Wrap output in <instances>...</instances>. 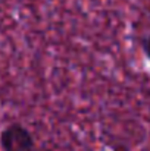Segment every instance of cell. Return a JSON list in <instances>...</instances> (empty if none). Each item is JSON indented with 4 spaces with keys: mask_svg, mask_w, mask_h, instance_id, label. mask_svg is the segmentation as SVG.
<instances>
[{
    "mask_svg": "<svg viewBox=\"0 0 150 151\" xmlns=\"http://www.w3.org/2000/svg\"><path fill=\"white\" fill-rule=\"evenodd\" d=\"M140 46H141V50H143V53H144V56L150 60V34L144 35V37L141 38Z\"/></svg>",
    "mask_w": 150,
    "mask_h": 151,
    "instance_id": "7a4b0ae2",
    "label": "cell"
},
{
    "mask_svg": "<svg viewBox=\"0 0 150 151\" xmlns=\"http://www.w3.org/2000/svg\"><path fill=\"white\" fill-rule=\"evenodd\" d=\"M1 151H34L36 141L28 128L22 123L10 122L1 131Z\"/></svg>",
    "mask_w": 150,
    "mask_h": 151,
    "instance_id": "6da1fadb",
    "label": "cell"
}]
</instances>
